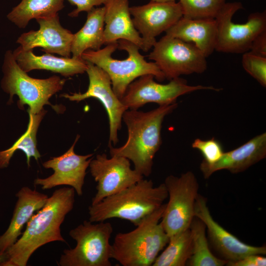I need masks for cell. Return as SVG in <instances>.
<instances>
[{
	"mask_svg": "<svg viewBox=\"0 0 266 266\" xmlns=\"http://www.w3.org/2000/svg\"><path fill=\"white\" fill-rule=\"evenodd\" d=\"M75 195L72 187L55 190L43 206L30 219L21 236L7 250L9 259L2 266H26L41 246L54 241L66 242L61 226L73 209Z\"/></svg>",
	"mask_w": 266,
	"mask_h": 266,
	"instance_id": "1",
	"label": "cell"
},
{
	"mask_svg": "<svg viewBox=\"0 0 266 266\" xmlns=\"http://www.w3.org/2000/svg\"><path fill=\"white\" fill-rule=\"evenodd\" d=\"M176 102L159 105L148 112L137 109L127 110L122 119L128 136L126 143L118 148L109 145L111 156L125 157L132 161L134 169L143 177L152 170L153 160L162 144L161 130L165 117L177 106Z\"/></svg>",
	"mask_w": 266,
	"mask_h": 266,
	"instance_id": "2",
	"label": "cell"
},
{
	"mask_svg": "<svg viewBox=\"0 0 266 266\" xmlns=\"http://www.w3.org/2000/svg\"><path fill=\"white\" fill-rule=\"evenodd\" d=\"M140 50L135 44L121 39L98 50H86L81 58L108 74L114 93L121 100L129 85L142 75L152 74L159 81L166 79L154 62L145 60Z\"/></svg>",
	"mask_w": 266,
	"mask_h": 266,
	"instance_id": "3",
	"label": "cell"
},
{
	"mask_svg": "<svg viewBox=\"0 0 266 266\" xmlns=\"http://www.w3.org/2000/svg\"><path fill=\"white\" fill-rule=\"evenodd\" d=\"M167 198L164 183L155 186L151 180L143 178L99 203L91 204L88 208L89 220L96 223L116 218L137 226L164 204Z\"/></svg>",
	"mask_w": 266,
	"mask_h": 266,
	"instance_id": "4",
	"label": "cell"
},
{
	"mask_svg": "<svg viewBox=\"0 0 266 266\" xmlns=\"http://www.w3.org/2000/svg\"><path fill=\"white\" fill-rule=\"evenodd\" d=\"M166 203L146 217L133 230L116 234L111 259L123 266H152L169 236L160 221Z\"/></svg>",
	"mask_w": 266,
	"mask_h": 266,
	"instance_id": "5",
	"label": "cell"
},
{
	"mask_svg": "<svg viewBox=\"0 0 266 266\" xmlns=\"http://www.w3.org/2000/svg\"><path fill=\"white\" fill-rule=\"evenodd\" d=\"M2 70L1 87L10 95L9 102L14 95L18 96V107L23 109L25 104L28 105L30 114L39 113L46 104L54 107L49 100L62 89L66 81L56 75L46 79L31 77L19 66L11 50L5 54Z\"/></svg>",
	"mask_w": 266,
	"mask_h": 266,
	"instance_id": "6",
	"label": "cell"
},
{
	"mask_svg": "<svg viewBox=\"0 0 266 266\" xmlns=\"http://www.w3.org/2000/svg\"><path fill=\"white\" fill-rule=\"evenodd\" d=\"M94 224L85 220L69 232L76 245L63 251L58 262L60 266H111V244L113 231L108 222Z\"/></svg>",
	"mask_w": 266,
	"mask_h": 266,
	"instance_id": "7",
	"label": "cell"
},
{
	"mask_svg": "<svg viewBox=\"0 0 266 266\" xmlns=\"http://www.w3.org/2000/svg\"><path fill=\"white\" fill-rule=\"evenodd\" d=\"M168 202L160 221L170 236L189 228L195 217L194 210L199 195V184L194 173L188 171L179 176L170 175L164 182Z\"/></svg>",
	"mask_w": 266,
	"mask_h": 266,
	"instance_id": "8",
	"label": "cell"
},
{
	"mask_svg": "<svg viewBox=\"0 0 266 266\" xmlns=\"http://www.w3.org/2000/svg\"><path fill=\"white\" fill-rule=\"evenodd\" d=\"M242 8L240 2H226L215 18L217 27L215 50L235 54L248 52L255 38L266 30L265 11L251 13L245 23H234L233 16Z\"/></svg>",
	"mask_w": 266,
	"mask_h": 266,
	"instance_id": "9",
	"label": "cell"
},
{
	"mask_svg": "<svg viewBox=\"0 0 266 266\" xmlns=\"http://www.w3.org/2000/svg\"><path fill=\"white\" fill-rule=\"evenodd\" d=\"M148 59L169 80L182 75L202 73L207 68L206 57L194 44L166 35L156 41Z\"/></svg>",
	"mask_w": 266,
	"mask_h": 266,
	"instance_id": "10",
	"label": "cell"
},
{
	"mask_svg": "<svg viewBox=\"0 0 266 266\" xmlns=\"http://www.w3.org/2000/svg\"><path fill=\"white\" fill-rule=\"evenodd\" d=\"M154 78L152 74L144 75L129 85L121 99L128 109H137L150 102L159 105L173 104L180 96L198 90H221L211 86L189 85L180 77L172 79L167 84L158 83Z\"/></svg>",
	"mask_w": 266,
	"mask_h": 266,
	"instance_id": "11",
	"label": "cell"
},
{
	"mask_svg": "<svg viewBox=\"0 0 266 266\" xmlns=\"http://www.w3.org/2000/svg\"><path fill=\"white\" fill-rule=\"evenodd\" d=\"M130 161L121 156H113L108 158L105 153L98 154L92 159L89 166L97 185L96 193L92 199V205L143 178L141 174L131 168Z\"/></svg>",
	"mask_w": 266,
	"mask_h": 266,
	"instance_id": "12",
	"label": "cell"
},
{
	"mask_svg": "<svg viewBox=\"0 0 266 266\" xmlns=\"http://www.w3.org/2000/svg\"><path fill=\"white\" fill-rule=\"evenodd\" d=\"M86 62V72L89 78L87 91L83 93L63 94L60 96L76 102L91 98L98 100L104 106L108 117L109 145L111 142L116 145L119 141L118 133L121 128L123 115L128 108L114 93L108 74L99 66Z\"/></svg>",
	"mask_w": 266,
	"mask_h": 266,
	"instance_id": "13",
	"label": "cell"
},
{
	"mask_svg": "<svg viewBox=\"0 0 266 266\" xmlns=\"http://www.w3.org/2000/svg\"><path fill=\"white\" fill-rule=\"evenodd\" d=\"M134 26L143 42L142 51L147 52L156 42V37L166 32L182 16L179 2H157L130 8Z\"/></svg>",
	"mask_w": 266,
	"mask_h": 266,
	"instance_id": "14",
	"label": "cell"
},
{
	"mask_svg": "<svg viewBox=\"0 0 266 266\" xmlns=\"http://www.w3.org/2000/svg\"><path fill=\"white\" fill-rule=\"evenodd\" d=\"M79 138L78 135L72 146L62 155L52 157L42 164L44 167L52 169L54 173L45 178H36L34 185L40 186L42 190L67 185L73 188L79 196L82 195L86 170L94 154L80 155L75 153L74 146Z\"/></svg>",
	"mask_w": 266,
	"mask_h": 266,
	"instance_id": "15",
	"label": "cell"
},
{
	"mask_svg": "<svg viewBox=\"0 0 266 266\" xmlns=\"http://www.w3.org/2000/svg\"><path fill=\"white\" fill-rule=\"evenodd\" d=\"M194 215L205 224L212 246L223 259L233 262L251 254L266 255L265 245L255 246L244 243L214 220L206 199L200 194L196 200Z\"/></svg>",
	"mask_w": 266,
	"mask_h": 266,
	"instance_id": "16",
	"label": "cell"
},
{
	"mask_svg": "<svg viewBox=\"0 0 266 266\" xmlns=\"http://www.w3.org/2000/svg\"><path fill=\"white\" fill-rule=\"evenodd\" d=\"M35 20L39 29L22 33L16 41L20 46L25 50L40 47L45 53L70 57L73 33L62 27L58 14Z\"/></svg>",
	"mask_w": 266,
	"mask_h": 266,
	"instance_id": "17",
	"label": "cell"
},
{
	"mask_svg": "<svg viewBox=\"0 0 266 266\" xmlns=\"http://www.w3.org/2000/svg\"><path fill=\"white\" fill-rule=\"evenodd\" d=\"M266 157V133L257 135L238 147L224 152L216 162L208 164L202 161L200 170L204 178L214 172L226 169L238 173L247 169Z\"/></svg>",
	"mask_w": 266,
	"mask_h": 266,
	"instance_id": "18",
	"label": "cell"
},
{
	"mask_svg": "<svg viewBox=\"0 0 266 266\" xmlns=\"http://www.w3.org/2000/svg\"><path fill=\"white\" fill-rule=\"evenodd\" d=\"M17 200L10 223L0 235V251L6 252L21 235L24 226L34 213L41 208L48 198L47 195L25 186L16 194Z\"/></svg>",
	"mask_w": 266,
	"mask_h": 266,
	"instance_id": "19",
	"label": "cell"
},
{
	"mask_svg": "<svg viewBox=\"0 0 266 266\" xmlns=\"http://www.w3.org/2000/svg\"><path fill=\"white\" fill-rule=\"evenodd\" d=\"M104 44L123 39L143 50V40L135 28L130 12L129 0H108L104 5Z\"/></svg>",
	"mask_w": 266,
	"mask_h": 266,
	"instance_id": "20",
	"label": "cell"
},
{
	"mask_svg": "<svg viewBox=\"0 0 266 266\" xmlns=\"http://www.w3.org/2000/svg\"><path fill=\"white\" fill-rule=\"evenodd\" d=\"M13 55L20 68L27 73L42 69L69 77L82 74L87 68V62L81 57H59L48 53L37 56L33 50H25L20 46L13 52Z\"/></svg>",
	"mask_w": 266,
	"mask_h": 266,
	"instance_id": "21",
	"label": "cell"
},
{
	"mask_svg": "<svg viewBox=\"0 0 266 266\" xmlns=\"http://www.w3.org/2000/svg\"><path fill=\"white\" fill-rule=\"evenodd\" d=\"M166 35L194 44L206 58L214 50L217 27L215 19H188L183 16Z\"/></svg>",
	"mask_w": 266,
	"mask_h": 266,
	"instance_id": "22",
	"label": "cell"
},
{
	"mask_svg": "<svg viewBox=\"0 0 266 266\" xmlns=\"http://www.w3.org/2000/svg\"><path fill=\"white\" fill-rule=\"evenodd\" d=\"M104 7H94L87 12L83 26L73 34L71 53L72 57L80 58L86 50H98L104 41Z\"/></svg>",
	"mask_w": 266,
	"mask_h": 266,
	"instance_id": "23",
	"label": "cell"
},
{
	"mask_svg": "<svg viewBox=\"0 0 266 266\" xmlns=\"http://www.w3.org/2000/svg\"><path fill=\"white\" fill-rule=\"evenodd\" d=\"M65 0H22L7 17L20 28H25L33 19L58 14L64 7Z\"/></svg>",
	"mask_w": 266,
	"mask_h": 266,
	"instance_id": "24",
	"label": "cell"
},
{
	"mask_svg": "<svg viewBox=\"0 0 266 266\" xmlns=\"http://www.w3.org/2000/svg\"><path fill=\"white\" fill-rule=\"evenodd\" d=\"M46 114L43 109L39 113L30 114L26 132L8 149L0 151V168L6 167L10 159L17 150L23 151L27 158V163L30 166L32 157L38 161L41 155L36 147V133L40 123Z\"/></svg>",
	"mask_w": 266,
	"mask_h": 266,
	"instance_id": "25",
	"label": "cell"
},
{
	"mask_svg": "<svg viewBox=\"0 0 266 266\" xmlns=\"http://www.w3.org/2000/svg\"><path fill=\"white\" fill-rule=\"evenodd\" d=\"M192 238V254L187 265L190 266H223L228 261L215 256L211 251L206 227L200 219L194 217L189 227Z\"/></svg>",
	"mask_w": 266,
	"mask_h": 266,
	"instance_id": "26",
	"label": "cell"
},
{
	"mask_svg": "<svg viewBox=\"0 0 266 266\" xmlns=\"http://www.w3.org/2000/svg\"><path fill=\"white\" fill-rule=\"evenodd\" d=\"M167 245L157 256L153 266H184L192 254V245L189 229L169 237Z\"/></svg>",
	"mask_w": 266,
	"mask_h": 266,
	"instance_id": "27",
	"label": "cell"
},
{
	"mask_svg": "<svg viewBox=\"0 0 266 266\" xmlns=\"http://www.w3.org/2000/svg\"><path fill=\"white\" fill-rule=\"evenodd\" d=\"M183 17L193 19H215L225 0H179Z\"/></svg>",
	"mask_w": 266,
	"mask_h": 266,
	"instance_id": "28",
	"label": "cell"
},
{
	"mask_svg": "<svg viewBox=\"0 0 266 266\" xmlns=\"http://www.w3.org/2000/svg\"><path fill=\"white\" fill-rule=\"evenodd\" d=\"M242 65L244 69L262 86H266V58L248 51L243 53Z\"/></svg>",
	"mask_w": 266,
	"mask_h": 266,
	"instance_id": "29",
	"label": "cell"
},
{
	"mask_svg": "<svg viewBox=\"0 0 266 266\" xmlns=\"http://www.w3.org/2000/svg\"><path fill=\"white\" fill-rule=\"evenodd\" d=\"M192 147L199 150L208 164H213L218 161L224 152L221 143L214 137L210 139H196L192 144Z\"/></svg>",
	"mask_w": 266,
	"mask_h": 266,
	"instance_id": "30",
	"label": "cell"
},
{
	"mask_svg": "<svg viewBox=\"0 0 266 266\" xmlns=\"http://www.w3.org/2000/svg\"><path fill=\"white\" fill-rule=\"evenodd\" d=\"M76 8L68 14L71 17H77L81 12H88L96 6L104 5L108 0H66Z\"/></svg>",
	"mask_w": 266,
	"mask_h": 266,
	"instance_id": "31",
	"label": "cell"
},
{
	"mask_svg": "<svg viewBox=\"0 0 266 266\" xmlns=\"http://www.w3.org/2000/svg\"><path fill=\"white\" fill-rule=\"evenodd\" d=\"M228 266H265L266 258L263 255L251 254L236 261L228 262Z\"/></svg>",
	"mask_w": 266,
	"mask_h": 266,
	"instance_id": "32",
	"label": "cell"
},
{
	"mask_svg": "<svg viewBox=\"0 0 266 266\" xmlns=\"http://www.w3.org/2000/svg\"><path fill=\"white\" fill-rule=\"evenodd\" d=\"M249 51L266 58V30L261 33L255 38Z\"/></svg>",
	"mask_w": 266,
	"mask_h": 266,
	"instance_id": "33",
	"label": "cell"
},
{
	"mask_svg": "<svg viewBox=\"0 0 266 266\" xmlns=\"http://www.w3.org/2000/svg\"><path fill=\"white\" fill-rule=\"evenodd\" d=\"M9 259V256L6 252L0 251V266H2L4 263Z\"/></svg>",
	"mask_w": 266,
	"mask_h": 266,
	"instance_id": "34",
	"label": "cell"
},
{
	"mask_svg": "<svg viewBox=\"0 0 266 266\" xmlns=\"http://www.w3.org/2000/svg\"><path fill=\"white\" fill-rule=\"evenodd\" d=\"M151 1H157V2H172V1H176V0H151Z\"/></svg>",
	"mask_w": 266,
	"mask_h": 266,
	"instance_id": "35",
	"label": "cell"
}]
</instances>
